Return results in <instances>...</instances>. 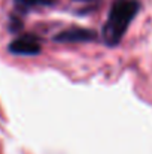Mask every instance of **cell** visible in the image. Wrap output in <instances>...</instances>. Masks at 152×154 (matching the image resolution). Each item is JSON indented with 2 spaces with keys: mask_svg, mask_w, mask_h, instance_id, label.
I'll list each match as a JSON object with an SVG mask.
<instances>
[{
  "mask_svg": "<svg viewBox=\"0 0 152 154\" xmlns=\"http://www.w3.org/2000/svg\"><path fill=\"white\" fill-rule=\"evenodd\" d=\"M139 2L137 0H115L109 17L103 27V39L107 45L115 47L121 42L122 36L125 35L130 23L139 12Z\"/></svg>",
  "mask_w": 152,
  "mask_h": 154,
  "instance_id": "obj_1",
  "label": "cell"
},
{
  "mask_svg": "<svg viewBox=\"0 0 152 154\" xmlns=\"http://www.w3.org/2000/svg\"><path fill=\"white\" fill-rule=\"evenodd\" d=\"M79 2H90V0H79Z\"/></svg>",
  "mask_w": 152,
  "mask_h": 154,
  "instance_id": "obj_5",
  "label": "cell"
},
{
  "mask_svg": "<svg viewBox=\"0 0 152 154\" xmlns=\"http://www.w3.org/2000/svg\"><path fill=\"white\" fill-rule=\"evenodd\" d=\"M93 39H96L94 32L87 30V29H78V27L64 30L55 36V41H60V42H88Z\"/></svg>",
  "mask_w": 152,
  "mask_h": 154,
  "instance_id": "obj_3",
  "label": "cell"
},
{
  "mask_svg": "<svg viewBox=\"0 0 152 154\" xmlns=\"http://www.w3.org/2000/svg\"><path fill=\"white\" fill-rule=\"evenodd\" d=\"M55 0H15L16 6L21 9H31V8H37V6H46L54 3Z\"/></svg>",
  "mask_w": 152,
  "mask_h": 154,
  "instance_id": "obj_4",
  "label": "cell"
},
{
  "mask_svg": "<svg viewBox=\"0 0 152 154\" xmlns=\"http://www.w3.org/2000/svg\"><path fill=\"white\" fill-rule=\"evenodd\" d=\"M9 51L16 55H34L40 51V42L33 35H25L21 38H16L10 45Z\"/></svg>",
  "mask_w": 152,
  "mask_h": 154,
  "instance_id": "obj_2",
  "label": "cell"
}]
</instances>
